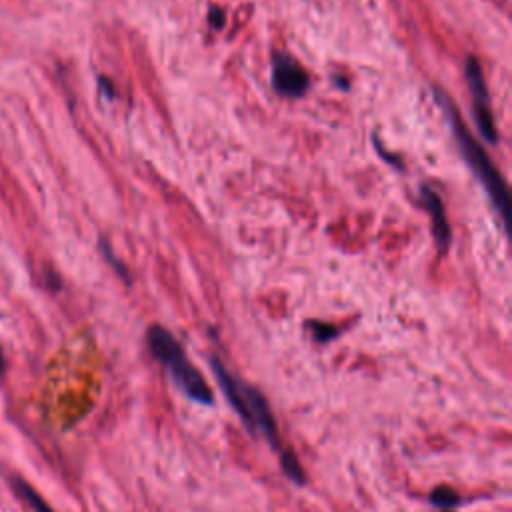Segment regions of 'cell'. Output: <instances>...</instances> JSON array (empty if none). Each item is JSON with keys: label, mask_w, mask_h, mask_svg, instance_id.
<instances>
[{"label": "cell", "mask_w": 512, "mask_h": 512, "mask_svg": "<svg viewBox=\"0 0 512 512\" xmlns=\"http://www.w3.org/2000/svg\"><path fill=\"white\" fill-rule=\"evenodd\" d=\"M146 340H148V348H150L152 356L168 368L176 388L184 396H188L190 400L200 402V404H212L214 396H212V390L206 384L204 376L188 362L182 346L166 328H162L158 324L150 326Z\"/></svg>", "instance_id": "1"}, {"label": "cell", "mask_w": 512, "mask_h": 512, "mask_svg": "<svg viewBox=\"0 0 512 512\" xmlns=\"http://www.w3.org/2000/svg\"><path fill=\"white\" fill-rule=\"evenodd\" d=\"M438 98L442 100L446 112L450 114V124L454 130V136L460 144V150L466 158V162L472 166V170L476 172V176L482 180L486 192L490 194L494 206L498 208V214L502 220L508 218V204H510V196H508V188L502 180V176L498 174V170L494 168V164L490 162L488 154L482 150V146L472 138V134L468 132V128L462 124V120L458 118V114L454 112V108L450 106V102L438 94Z\"/></svg>", "instance_id": "2"}, {"label": "cell", "mask_w": 512, "mask_h": 512, "mask_svg": "<svg viewBox=\"0 0 512 512\" xmlns=\"http://www.w3.org/2000/svg\"><path fill=\"white\" fill-rule=\"evenodd\" d=\"M466 80L470 86V94H472V102H474V116H476L480 134L484 136L486 142L494 144L498 140V136H496V128H494V120H492V110L488 106V92H486L480 64L474 58H468V62H466Z\"/></svg>", "instance_id": "3"}, {"label": "cell", "mask_w": 512, "mask_h": 512, "mask_svg": "<svg viewBox=\"0 0 512 512\" xmlns=\"http://www.w3.org/2000/svg\"><path fill=\"white\" fill-rule=\"evenodd\" d=\"M272 84L278 94L300 98L308 88V74L292 56L276 54L272 58Z\"/></svg>", "instance_id": "4"}, {"label": "cell", "mask_w": 512, "mask_h": 512, "mask_svg": "<svg viewBox=\"0 0 512 512\" xmlns=\"http://www.w3.org/2000/svg\"><path fill=\"white\" fill-rule=\"evenodd\" d=\"M422 200H424V206L426 210L430 212V220H432V234H434V240H436V246L440 250H444L450 242V226H448V220L444 216V206H442V200L438 198V194L430 188H422Z\"/></svg>", "instance_id": "5"}, {"label": "cell", "mask_w": 512, "mask_h": 512, "mask_svg": "<svg viewBox=\"0 0 512 512\" xmlns=\"http://www.w3.org/2000/svg\"><path fill=\"white\" fill-rule=\"evenodd\" d=\"M10 486H12L14 494H16L32 512H54V510L48 506V502H46L24 478L14 476V478L10 480Z\"/></svg>", "instance_id": "6"}, {"label": "cell", "mask_w": 512, "mask_h": 512, "mask_svg": "<svg viewBox=\"0 0 512 512\" xmlns=\"http://www.w3.org/2000/svg\"><path fill=\"white\" fill-rule=\"evenodd\" d=\"M280 466H282V472L288 476V480H292L294 484H304V470L290 448L280 450Z\"/></svg>", "instance_id": "7"}, {"label": "cell", "mask_w": 512, "mask_h": 512, "mask_svg": "<svg viewBox=\"0 0 512 512\" xmlns=\"http://www.w3.org/2000/svg\"><path fill=\"white\" fill-rule=\"evenodd\" d=\"M430 502H432L434 506H438L440 510H452V508L458 506L462 500H460V496H458L452 488H448V486H438V488L432 490Z\"/></svg>", "instance_id": "8"}, {"label": "cell", "mask_w": 512, "mask_h": 512, "mask_svg": "<svg viewBox=\"0 0 512 512\" xmlns=\"http://www.w3.org/2000/svg\"><path fill=\"white\" fill-rule=\"evenodd\" d=\"M310 328H312L314 338H316L318 342H326V340H330V338H334V336H336V328H334V326H330V324L310 322Z\"/></svg>", "instance_id": "9"}, {"label": "cell", "mask_w": 512, "mask_h": 512, "mask_svg": "<svg viewBox=\"0 0 512 512\" xmlns=\"http://www.w3.org/2000/svg\"><path fill=\"white\" fill-rule=\"evenodd\" d=\"M210 20L214 22L216 28H220V26L224 24V14H222L220 10H216V8H212V10H210Z\"/></svg>", "instance_id": "10"}, {"label": "cell", "mask_w": 512, "mask_h": 512, "mask_svg": "<svg viewBox=\"0 0 512 512\" xmlns=\"http://www.w3.org/2000/svg\"><path fill=\"white\" fill-rule=\"evenodd\" d=\"M442 512H452V510H442Z\"/></svg>", "instance_id": "11"}]
</instances>
